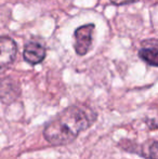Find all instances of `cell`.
<instances>
[{"instance_id": "obj_1", "label": "cell", "mask_w": 158, "mask_h": 159, "mask_svg": "<svg viewBox=\"0 0 158 159\" xmlns=\"http://www.w3.org/2000/svg\"><path fill=\"white\" fill-rule=\"evenodd\" d=\"M97 119V114L84 105H72L46 125L43 136L51 145L72 143Z\"/></svg>"}, {"instance_id": "obj_7", "label": "cell", "mask_w": 158, "mask_h": 159, "mask_svg": "<svg viewBox=\"0 0 158 159\" xmlns=\"http://www.w3.org/2000/svg\"><path fill=\"white\" fill-rule=\"evenodd\" d=\"M138 0H111L113 4L116 6H122V4H128V3H134Z\"/></svg>"}, {"instance_id": "obj_5", "label": "cell", "mask_w": 158, "mask_h": 159, "mask_svg": "<svg viewBox=\"0 0 158 159\" xmlns=\"http://www.w3.org/2000/svg\"><path fill=\"white\" fill-rule=\"evenodd\" d=\"M139 57L151 66L158 67V39H147L141 43Z\"/></svg>"}, {"instance_id": "obj_2", "label": "cell", "mask_w": 158, "mask_h": 159, "mask_svg": "<svg viewBox=\"0 0 158 159\" xmlns=\"http://www.w3.org/2000/svg\"><path fill=\"white\" fill-rule=\"evenodd\" d=\"M94 32L93 24H86L75 30V51L78 55H84L92 46V35Z\"/></svg>"}, {"instance_id": "obj_3", "label": "cell", "mask_w": 158, "mask_h": 159, "mask_svg": "<svg viewBox=\"0 0 158 159\" xmlns=\"http://www.w3.org/2000/svg\"><path fill=\"white\" fill-rule=\"evenodd\" d=\"M0 66L1 68L13 63L17 53V48L14 40L10 37L2 36L0 39Z\"/></svg>"}, {"instance_id": "obj_6", "label": "cell", "mask_w": 158, "mask_h": 159, "mask_svg": "<svg viewBox=\"0 0 158 159\" xmlns=\"http://www.w3.org/2000/svg\"><path fill=\"white\" fill-rule=\"evenodd\" d=\"M140 154L148 159H158V141H151L143 144Z\"/></svg>"}, {"instance_id": "obj_4", "label": "cell", "mask_w": 158, "mask_h": 159, "mask_svg": "<svg viewBox=\"0 0 158 159\" xmlns=\"http://www.w3.org/2000/svg\"><path fill=\"white\" fill-rule=\"evenodd\" d=\"M23 57L28 64L36 65L41 63L46 57V48L42 43L38 41H32L27 42L25 44L23 52Z\"/></svg>"}]
</instances>
